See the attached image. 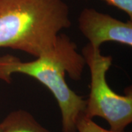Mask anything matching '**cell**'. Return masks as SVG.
<instances>
[{
    "label": "cell",
    "mask_w": 132,
    "mask_h": 132,
    "mask_svg": "<svg viewBox=\"0 0 132 132\" xmlns=\"http://www.w3.org/2000/svg\"><path fill=\"white\" fill-rule=\"evenodd\" d=\"M86 65L77 46L65 34H60L56 45L35 60L21 61L13 55L0 57V80L10 83L12 75L32 77L49 90L57 101L62 115V132H77L78 120L85 113L86 99L69 87L68 73L73 80H79Z\"/></svg>",
    "instance_id": "obj_1"
},
{
    "label": "cell",
    "mask_w": 132,
    "mask_h": 132,
    "mask_svg": "<svg viewBox=\"0 0 132 132\" xmlns=\"http://www.w3.org/2000/svg\"><path fill=\"white\" fill-rule=\"evenodd\" d=\"M64 0H0V48L38 57L71 26Z\"/></svg>",
    "instance_id": "obj_2"
},
{
    "label": "cell",
    "mask_w": 132,
    "mask_h": 132,
    "mask_svg": "<svg viewBox=\"0 0 132 132\" xmlns=\"http://www.w3.org/2000/svg\"><path fill=\"white\" fill-rule=\"evenodd\" d=\"M81 54L91 76L84 115L90 119L103 118L109 123L110 130L123 131L132 122L131 90L126 95H119L107 83L106 76L112 64V56L103 55L101 49H94L89 44L83 48Z\"/></svg>",
    "instance_id": "obj_3"
},
{
    "label": "cell",
    "mask_w": 132,
    "mask_h": 132,
    "mask_svg": "<svg viewBox=\"0 0 132 132\" xmlns=\"http://www.w3.org/2000/svg\"><path fill=\"white\" fill-rule=\"evenodd\" d=\"M79 28L94 49H101L108 41L132 46L131 19L123 21L94 8H85L79 16Z\"/></svg>",
    "instance_id": "obj_4"
},
{
    "label": "cell",
    "mask_w": 132,
    "mask_h": 132,
    "mask_svg": "<svg viewBox=\"0 0 132 132\" xmlns=\"http://www.w3.org/2000/svg\"><path fill=\"white\" fill-rule=\"evenodd\" d=\"M0 132H51L24 109L11 112L0 123Z\"/></svg>",
    "instance_id": "obj_5"
},
{
    "label": "cell",
    "mask_w": 132,
    "mask_h": 132,
    "mask_svg": "<svg viewBox=\"0 0 132 132\" xmlns=\"http://www.w3.org/2000/svg\"><path fill=\"white\" fill-rule=\"evenodd\" d=\"M76 130L77 132H125L124 131H114L110 129H105L95 123L93 119L87 118L84 114H82L78 120L76 124Z\"/></svg>",
    "instance_id": "obj_6"
},
{
    "label": "cell",
    "mask_w": 132,
    "mask_h": 132,
    "mask_svg": "<svg viewBox=\"0 0 132 132\" xmlns=\"http://www.w3.org/2000/svg\"><path fill=\"white\" fill-rule=\"evenodd\" d=\"M106 4L125 12L132 20V0H102Z\"/></svg>",
    "instance_id": "obj_7"
}]
</instances>
